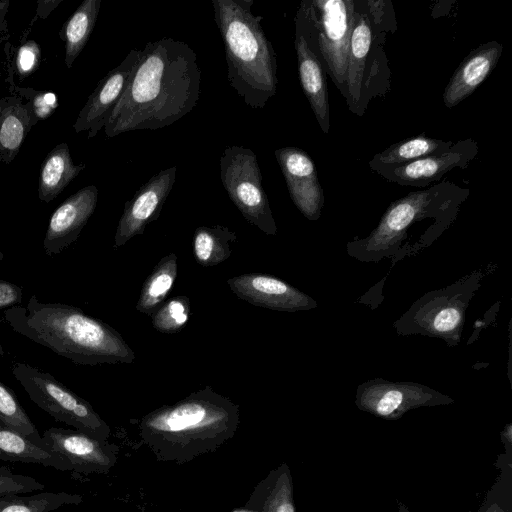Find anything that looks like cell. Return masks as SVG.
<instances>
[{
    "instance_id": "9a60e30c",
    "label": "cell",
    "mask_w": 512,
    "mask_h": 512,
    "mask_svg": "<svg viewBox=\"0 0 512 512\" xmlns=\"http://www.w3.org/2000/svg\"><path fill=\"white\" fill-rule=\"evenodd\" d=\"M227 284L240 299L258 307L294 312L316 306L308 295L271 275L242 274L228 279Z\"/></svg>"
},
{
    "instance_id": "30bf717a",
    "label": "cell",
    "mask_w": 512,
    "mask_h": 512,
    "mask_svg": "<svg viewBox=\"0 0 512 512\" xmlns=\"http://www.w3.org/2000/svg\"><path fill=\"white\" fill-rule=\"evenodd\" d=\"M176 170V166L160 170L125 203L115 232L114 248L142 235L147 225L159 217L175 184Z\"/></svg>"
},
{
    "instance_id": "3957f363",
    "label": "cell",
    "mask_w": 512,
    "mask_h": 512,
    "mask_svg": "<svg viewBox=\"0 0 512 512\" xmlns=\"http://www.w3.org/2000/svg\"><path fill=\"white\" fill-rule=\"evenodd\" d=\"M254 0H212L225 49L227 78L244 104L261 109L277 92L276 53L254 15Z\"/></svg>"
},
{
    "instance_id": "7402d4cb",
    "label": "cell",
    "mask_w": 512,
    "mask_h": 512,
    "mask_svg": "<svg viewBox=\"0 0 512 512\" xmlns=\"http://www.w3.org/2000/svg\"><path fill=\"white\" fill-rule=\"evenodd\" d=\"M0 460L40 464L60 471H72L68 460L46 451L26 436L0 424Z\"/></svg>"
},
{
    "instance_id": "f546056e",
    "label": "cell",
    "mask_w": 512,
    "mask_h": 512,
    "mask_svg": "<svg viewBox=\"0 0 512 512\" xmlns=\"http://www.w3.org/2000/svg\"><path fill=\"white\" fill-rule=\"evenodd\" d=\"M464 309V305L458 302L440 300L433 308V314L424 315V331L439 335L460 332Z\"/></svg>"
},
{
    "instance_id": "484cf974",
    "label": "cell",
    "mask_w": 512,
    "mask_h": 512,
    "mask_svg": "<svg viewBox=\"0 0 512 512\" xmlns=\"http://www.w3.org/2000/svg\"><path fill=\"white\" fill-rule=\"evenodd\" d=\"M101 0H85L63 27L65 64L70 68L85 47L97 20Z\"/></svg>"
},
{
    "instance_id": "ba28073f",
    "label": "cell",
    "mask_w": 512,
    "mask_h": 512,
    "mask_svg": "<svg viewBox=\"0 0 512 512\" xmlns=\"http://www.w3.org/2000/svg\"><path fill=\"white\" fill-rule=\"evenodd\" d=\"M320 12L315 20L318 31L319 51L334 83L346 96L349 43L354 24L355 2L352 0L312 1Z\"/></svg>"
},
{
    "instance_id": "7a4b0ae2",
    "label": "cell",
    "mask_w": 512,
    "mask_h": 512,
    "mask_svg": "<svg viewBox=\"0 0 512 512\" xmlns=\"http://www.w3.org/2000/svg\"><path fill=\"white\" fill-rule=\"evenodd\" d=\"M17 333L79 365L131 364L135 353L118 331L80 308L42 302L32 295L25 306L3 312Z\"/></svg>"
},
{
    "instance_id": "d590c367",
    "label": "cell",
    "mask_w": 512,
    "mask_h": 512,
    "mask_svg": "<svg viewBox=\"0 0 512 512\" xmlns=\"http://www.w3.org/2000/svg\"><path fill=\"white\" fill-rule=\"evenodd\" d=\"M23 299V289L9 281L0 279V310L20 305Z\"/></svg>"
},
{
    "instance_id": "8992f818",
    "label": "cell",
    "mask_w": 512,
    "mask_h": 512,
    "mask_svg": "<svg viewBox=\"0 0 512 512\" xmlns=\"http://www.w3.org/2000/svg\"><path fill=\"white\" fill-rule=\"evenodd\" d=\"M11 371L29 398L56 421L93 438L107 441L110 428L89 402L50 373L27 363L15 362Z\"/></svg>"
},
{
    "instance_id": "8fae6325",
    "label": "cell",
    "mask_w": 512,
    "mask_h": 512,
    "mask_svg": "<svg viewBox=\"0 0 512 512\" xmlns=\"http://www.w3.org/2000/svg\"><path fill=\"white\" fill-rule=\"evenodd\" d=\"M47 449L70 463L78 474L106 473L116 462L117 447L79 430L51 427L42 434Z\"/></svg>"
},
{
    "instance_id": "4dcf8cb0",
    "label": "cell",
    "mask_w": 512,
    "mask_h": 512,
    "mask_svg": "<svg viewBox=\"0 0 512 512\" xmlns=\"http://www.w3.org/2000/svg\"><path fill=\"white\" fill-rule=\"evenodd\" d=\"M190 318L189 298L180 295L169 299L152 315V326L162 333H177Z\"/></svg>"
},
{
    "instance_id": "ac0fdd59",
    "label": "cell",
    "mask_w": 512,
    "mask_h": 512,
    "mask_svg": "<svg viewBox=\"0 0 512 512\" xmlns=\"http://www.w3.org/2000/svg\"><path fill=\"white\" fill-rule=\"evenodd\" d=\"M503 46L490 41L472 50L448 82L443 101L452 108L470 96L490 75L502 54Z\"/></svg>"
},
{
    "instance_id": "e575fe53",
    "label": "cell",
    "mask_w": 512,
    "mask_h": 512,
    "mask_svg": "<svg viewBox=\"0 0 512 512\" xmlns=\"http://www.w3.org/2000/svg\"><path fill=\"white\" fill-rule=\"evenodd\" d=\"M57 105V95L52 92L39 93L33 98L32 104H28L34 119L47 118Z\"/></svg>"
},
{
    "instance_id": "52a82bcc",
    "label": "cell",
    "mask_w": 512,
    "mask_h": 512,
    "mask_svg": "<svg viewBox=\"0 0 512 512\" xmlns=\"http://www.w3.org/2000/svg\"><path fill=\"white\" fill-rule=\"evenodd\" d=\"M220 179L242 216L265 234L276 235V223L254 151L239 145L227 146L220 157Z\"/></svg>"
},
{
    "instance_id": "836d02e7",
    "label": "cell",
    "mask_w": 512,
    "mask_h": 512,
    "mask_svg": "<svg viewBox=\"0 0 512 512\" xmlns=\"http://www.w3.org/2000/svg\"><path fill=\"white\" fill-rule=\"evenodd\" d=\"M40 48L34 41L22 45L17 53V70L22 76L31 74L39 65Z\"/></svg>"
},
{
    "instance_id": "44dd1931",
    "label": "cell",
    "mask_w": 512,
    "mask_h": 512,
    "mask_svg": "<svg viewBox=\"0 0 512 512\" xmlns=\"http://www.w3.org/2000/svg\"><path fill=\"white\" fill-rule=\"evenodd\" d=\"M75 165L66 143H60L45 157L39 176V199L51 202L84 169Z\"/></svg>"
},
{
    "instance_id": "d6a6232c",
    "label": "cell",
    "mask_w": 512,
    "mask_h": 512,
    "mask_svg": "<svg viewBox=\"0 0 512 512\" xmlns=\"http://www.w3.org/2000/svg\"><path fill=\"white\" fill-rule=\"evenodd\" d=\"M44 488V484L36 479L26 475L14 474L8 467L0 466V497L31 493Z\"/></svg>"
},
{
    "instance_id": "83f0119b",
    "label": "cell",
    "mask_w": 512,
    "mask_h": 512,
    "mask_svg": "<svg viewBox=\"0 0 512 512\" xmlns=\"http://www.w3.org/2000/svg\"><path fill=\"white\" fill-rule=\"evenodd\" d=\"M0 424L12 429L49 451L32 420L19 403L14 392L0 381ZM51 452V451H50Z\"/></svg>"
},
{
    "instance_id": "8d00e7d4",
    "label": "cell",
    "mask_w": 512,
    "mask_h": 512,
    "mask_svg": "<svg viewBox=\"0 0 512 512\" xmlns=\"http://www.w3.org/2000/svg\"><path fill=\"white\" fill-rule=\"evenodd\" d=\"M501 441L504 445V453L512 456V425L508 424L501 432Z\"/></svg>"
},
{
    "instance_id": "e0dca14e",
    "label": "cell",
    "mask_w": 512,
    "mask_h": 512,
    "mask_svg": "<svg viewBox=\"0 0 512 512\" xmlns=\"http://www.w3.org/2000/svg\"><path fill=\"white\" fill-rule=\"evenodd\" d=\"M295 49L303 92L321 130L327 134L330 128V117L326 80L322 64L310 48L307 33L298 13L296 17Z\"/></svg>"
},
{
    "instance_id": "d6986e66",
    "label": "cell",
    "mask_w": 512,
    "mask_h": 512,
    "mask_svg": "<svg viewBox=\"0 0 512 512\" xmlns=\"http://www.w3.org/2000/svg\"><path fill=\"white\" fill-rule=\"evenodd\" d=\"M372 43V24L364 13L355 10L354 24L349 43L346 79V99L350 109L356 111L361 97V88Z\"/></svg>"
},
{
    "instance_id": "60d3db41",
    "label": "cell",
    "mask_w": 512,
    "mask_h": 512,
    "mask_svg": "<svg viewBox=\"0 0 512 512\" xmlns=\"http://www.w3.org/2000/svg\"><path fill=\"white\" fill-rule=\"evenodd\" d=\"M3 258H4V254H3V252L0 250V262L3 260Z\"/></svg>"
},
{
    "instance_id": "74e56055",
    "label": "cell",
    "mask_w": 512,
    "mask_h": 512,
    "mask_svg": "<svg viewBox=\"0 0 512 512\" xmlns=\"http://www.w3.org/2000/svg\"><path fill=\"white\" fill-rule=\"evenodd\" d=\"M397 506H398V511L399 512H410L408 507L404 503L399 501V500H397Z\"/></svg>"
},
{
    "instance_id": "7c38bea8",
    "label": "cell",
    "mask_w": 512,
    "mask_h": 512,
    "mask_svg": "<svg viewBox=\"0 0 512 512\" xmlns=\"http://www.w3.org/2000/svg\"><path fill=\"white\" fill-rule=\"evenodd\" d=\"M140 55V49H132L117 67L98 82L73 124L77 133L88 131V138H92L104 128L129 83Z\"/></svg>"
},
{
    "instance_id": "4fadbf2b",
    "label": "cell",
    "mask_w": 512,
    "mask_h": 512,
    "mask_svg": "<svg viewBox=\"0 0 512 512\" xmlns=\"http://www.w3.org/2000/svg\"><path fill=\"white\" fill-rule=\"evenodd\" d=\"M478 145L472 139L461 140L440 154L409 163L375 170L386 180L405 186H426L440 180L454 168H464L476 156Z\"/></svg>"
},
{
    "instance_id": "4316f807",
    "label": "cell",
    "mask_w": 512,
    "mask_h": 512,
    "mask_svg": "<svg viewBox=\"0 0 512 512\" xmlns=\"http://www.w3.org/2000/svg\"><path fill=\"white\" fill-rule=\"evenodd\" d=\"M81 502V495L67 492H41L29 496L15 494L0 497V512H51Z\"/></svg>"
},
{
    "instance_id": "5b68a950",
    "label": "cell",
    "mask_w": 512,
    "mask_h": 512,
    "mask_svg": "<svg viewBox=\"0 0 512 512\" xmlns=\"http://www.w3.org/2000/svg\"><path fill=\"white\" fill-rule=\"evenodd\" d=\"M467 194V189L446 182L411 192L391 203L370 236L353 246L359 245L362 252L386 255L404 240L414 223L429 217L450 216Z\"/></svg>"
},
{
    "instance_id": "ffe728a7",
    "label": "cell",
    "mask_w": 512,
    "mask_h": 512,
    "mask_svg": "<svg viewBox=\"0 0 512 512\" xmlns=\"http://www.w3.org/2000/svg\"><path fill=\"white\" fill-rule=\"evenodd\" d=\"M33 119L28 104L19 98L0 99V161L9 163L14 159Z\"/></svg>"
},
{
    "instance_id": "5bb4252c",
    "label": "cell",
    "mask_w": 512,
    "mask_h": 512,
    "mask_svg": "<svg viewBox=\"0 0 512 512\" xmlns=\"http://www.w3.org/2000/svg\"><path fill=\"white\" fill-rule=\"evenodd\" d=\"M274 154L293 203L306 218L317 220L324 204V194L313 160L296 147H283L275 150Z\"/></svg>"
},
{
    "instance_id": "6da1fadb",
    "label": "cell",
    "mask_w": 512,
    "mask_h": 512,
    "mask_svg": "<svg viewBox=\"0 0 512 512\" xmlns=\"http://www.w3.org/2000/svg\"><path fill=\"white\" fill-rule=\"evenodd\" d=\"M200 81L197 54L187 43L170 37L148 42L104 126L106 136L172 125L197 105Z\"/></svg>"
},
{
    "instance_id": "cb8c5ba5",
    "label": "cell",
    "mask_w": 512,
    "mask_h": 512,
    "mask_svg": "<svg viewBox=\"0 0 512 512\" xmlns=\"http://www.w3.org/2000/svg\"><path fill=\"white\" fill-rule=\"evenodd\" d=\"M236 232L226 226L198 227L193 235V255L198 264L212 267L227 260L236 241Z\"/></svg>"
},
{
    "instance_id": "f1b7e54d",
    "label": "cell",
    "mask_w": 512,
    "mask_h": 512,
    "mask_svg": "<svg viewBox=\"0 0 512 512\" xmlns=\"http://www.w3.org/2000/svg\"><path fill=\"white\" fill-rule=\"evenodd\" d=\"M495 466L500 472L478 512H512V456L499 454Z\"/></svg>"
},
{
    "instance_id": "2e32d148",
    "label": "cell",
    "mask_w": 512,
    "mask_h": 512,
    "mask_svg": "<svg viewBox=\"0 0 512 512\" xmlns=\"http://www.w3.org/2000/svg\"><path fill=\"white\" fill-rule=\"evenodd\" d=\"M97 199V187L89 185L68 197L53 212L43 240L47 255L59 254L75 242L92 216Z\"/></svg>"
},
{
    "instance_id": "f35d334b",
    "label": "cell",
    "mask_w": 512,
    "mask_h": 512,
    "mask_svg": "<svg viewBox=\"0 0 512 512\" xmlns=\"http://www.w3.org/2000/svg\"><path fill=\"white\" fill-rule=\"evenodd\" d=\"M233 512H253V511L246 510V509H236Z\"/></svg>"
},
{
    "instance_id": "d4e9b609",
    "label": "cell",
    "mask_w": 512,
    "mask_h": 512,
    "mask_svg": "<svg viewBox=\"0 0 512 512\" xmlns=\"http://www.w3.org/2000/svg\"><path fill=\"white\" fill-rule=\"evenodd\" d=\"M177 273V256L174 253H169L157 263L146 278L136 310L152 316L173 288Z\"/></svg>"
},
{
    "instance_id": "603a6c76",
    "label": "cell",
    "mask_w": 512,
    "mask_h": 512,
    "mask_svg": "<svg viewBox=\"0 0 512 512\" xmlns=\"http://www.w3.org/2000/svg\"><path fill=\"white\" fill-rule=\"evenodd\" d=\"M452 145L451 141L446 142L420 135L392 144L384 151L375 154L369 162V166L375 171L380 168L402 165L422 157L444 153Z\"/></svg>"
},
{
    "instance_id": "1f68e13d",
    "label": "cell",
    "mask_w": 512,
    "mask_h": 512,
    "mask_svg": "<svg viewBox=\"0 0 512 512\" xmlns=\"http://www.w3.org/2000/svg\"><path fill=\"white\" fill-rule=\"evenodd\" d=\"M265 512H295L292 480L286 465L278 470L274 478Z\"/></svg>"
},
{
    "instance_id": "ab89813d",
    "label": "cell",
    "mask_w": 512,
    "mask_h": 512,
    "mask_svg": "<svg viewBox=\"0 0 512 512\" xmlns=\"http://www.w3.org/2000/svg\"><path fill=\"white\" fill-rule=\"evenodd\" d=\"M5 354L3 347L0 344V356H3Z\"/></svg>"
},
{
    "instance_id": "277c9868",
    "label": "cell",
    "mask_w": 512,
    "mask_h": 512,
    "mask_svg": "<svg viewBox=\"0 0 512 512\" xmlns=\"http://www.w3.org/2000/svg\"><path fill=\"white\" fill-rule=\"evenodd\" d=\"M239 420L238 406L206 386L173 405L143 417L140 429L149 444L197 449L229 438Z\"/></svg>"
},
{
    "instance_id": "9c48e42d",
    "label": "cell",
    "mask_w": 512,
    "mask_h": 512,
    "mask_svg": "<svg viewBox=\"0 0 512 512\" xmlns=\"http://www.w3.org/2000/svg\"><path fill=\"white\" fill-rule=\"evenodd\" d=\"M453 402L428 387L410 383L371 381L358 387L356 405L377 417L395 420L407 411Z\"/></svg>"
}]
</instances>
